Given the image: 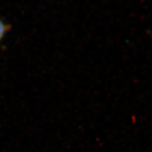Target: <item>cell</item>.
I'll return each mask as SVG.
<instances>
[{"label":"cell","mask_w":152,"mask_h":152,"mask_svg":"<svg viewBox=\"0 0 152 152\" xmlns=\"http://www.w3.org/2000/svg\"><path fill=\"white\" fill-rule=\"evenodd\" d=\"M11 30V26L8 23H6L2 19L0 18V42L2 40V39L4 37L9 30Z\"/></svg>","instance_id":"obj_1"}]
</instances>
